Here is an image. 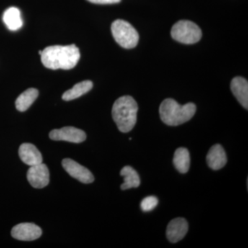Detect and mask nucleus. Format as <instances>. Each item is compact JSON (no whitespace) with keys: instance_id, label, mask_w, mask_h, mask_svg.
<instances>
[{"instance_id":"dca6fc26","label":"nucleus","mask_w":248,"mask_h":248,"mask_svg":"<svg viewBox=\"0 0 248 248\" xmlns=\"http://www.w3.org/2000/svg\"><path fill=\"white\" fill-rule=\"evenodd\" d=\"M93 84L90 80L81 81L75 85L71 89L68 90L62 95V99L64 101H71L79 98L83 94L89 92L93 89Z\"/></svg>"},{"instance_id":"a211bd4d","label":"nucleus","mask_w":248,"mask_h":248,"mask_svg":"<svg viewBox=\"0 0 248 248\" xmlns=\"http://www.w3.org/2000/svg\"><path fill=\"white\" fill-rule=\"evenodd\" d=\"M121 176L124 177V182L121 186L122 190L138 187L140 185V177L138 173L130 166H125L120 172Z\"/></svg>"},{"instance_id":"ddd939ff","label":"nucleus","mask_w":248,"mask_h":248,"mask_svg":"<svg viewBox=\"0 0 248 248\" xmlns=\"http://www.w3.org/2000/svg\"><path fill=\"white\" fill-rule=\"evenodd\" d=\"M231 88L232 92L238 102L248 110V82L247 80L241 77H236L232 80Z\"/></svg>"},{"instance_id":"9b49d317","label":"nucleus","mask_w":248,"mask_h":248,"mask_svg":"<svg viewBox=\"0 0 248 248\" xmlns=\"http://www.w3.org/2000/svg\"><path fill=\"white\" fill-rule=\"evenodd\" d=\"M19 155L21 160L28 166H33L42 164V154L32 143H24L19 148Z\"/></svg>"},{"instance_id":"2eb2a0df","label":"nucleus","mask_w":248,"mask_h":248,"mask_svg":"<svg viewBox=\"0 0 248 248\" xmlns=\"http://www.w3.org/2000/svg\"><path fill=\"white\" fill-rule=\"evenodd\" d=\"M173 164L179 172L185 174L188 172L190 166V156L188 150L185 148H178L174 153Z\"/></svg>"},{"instance_id":"f8f14e48","label":"nucleus","mask_w":248,"mask_h":248,"mask_svg":"<svg viewBox=\"0 0 248 248\" xmlns=\"http://www.w3.org/2000/svg\"><path fill=\"white\" fill-rule=\"evenodd\" d=\"M207 164L210 169L217 170L226 166L227 155L223 147L215 144L211 147L206 156Z\"/></svg>"},{"instance_id":"4468645a","label":"nucleus","mask_w":248,"mask_h":248,"mask_svg":"<svg viewBox=\"0 0 248 248\" xmlns=\"http://www.w3.org/2000/svg\"><path fill=\"white\" fill-rule=\"evenodd\" d=\"M3 21L10 31L19 30L23 26L20 11L16 7H10L5 11L3 15Z\"/></svg>"},{"instance_id":"f03ea898","label":"nucleus","mask_w":248,"mask_h":248,"mask_svg":"<svg viewBox=\"0 0 248 248\" xmlns=\"http://www.w3.org/2000/svg\"><path fill=\"white\" fill-rule=\"evenodd\" d=\"M138 105L131 96H123L114 103L112 115L117 128L122 133L133 130L137 122Z\"/></svg>"},{"instance_id":"aec40b11","label":"nucleus","mask_w":248,"mask_h":248,"mask_svg":"<svg viewBox=\"0 0 248 248\" xmlns=\"http://www.w3.org/2000/svg\"><path fill=\"white\" fill-rule=\"evenodd\" d=\"M90 2L97 4H112L120 2L122 0H88Z\"/></svg>"},{"instance_id":"6ab92c4d","label":"nucleus","mask_w":248,"mask_h":248,"mask_svg":"<svg viewBox=\"0 0 248 248\" xmlns=\"http://www.w3.org/2000/svg\"><path fill=\"white\" fill-rule=\"evenodd\" d=\"M158 205V199L155 196H149L143 199L141 202V209L143 212H151Z\"/></svg>"},{"instance_id":"20e7f679","label":"nucleus","mask_w":248,"mask_h":248,"mask_svg":"<svg viewBox=\"0 0 248 248\" xmlns=\"http://www.w3.org/2000/svg\"><path fill=\"white\" fill-rule=\"evenodd\" d=\"M111 31L117 43L123 48H133L138 45L140 40L138 32L126 21L117 19L112 23Z\"/></svg>"},{"instance_id":"6e6552de","label":"nucleus","mask_w":248,"mask_h":248,"mask_svg":"<svg viewBox=\"0 0 248 248\" xmlns=\"http://www.w3.org/2000/svg\"><path fill=\"white\" fill-rule=\"evenodd\" d=\"M42 231L40 227L34 223H19L13 228L11 235L14 239L19 241H31L39 239Z\"/></svg>"},{"instance_id":"f3484780","label":"nucleus","mask_w":248,"mask_h":248,"mask_svg":"<svg viewBox=\"0 0 248 248\" xmlns=\"http://www.w3.org/2000/svg\"><path fill=\"white\" fill-rule=\"evenodd\" d=\"M39 95V91L35 89H29L22 93L16 99V107L19 112L27 110L33 104Z\"/></svg>"},{"instance_id":"7ed1b4c3","label":"nucleus","mask_w":248,"mask_h":248,"mask_svg":"<svg viewBox=\"0 0 248 248\" xmlns=\"http://www.w3.org/2000/svg\"><path fill=\"white\" fill-rule=\"evenodd\" d=\"M197 108L193 103L180 105L172 99H166L159 108L161 120L171 126L181 125L188 122L195 115Z\"/></svg>"},{"instance_id":"9d476101","label":"nucleus","mask_w":248,"mask_h":248,"mask_svg":"<svg viewBox=\"0 0 248 248\" xmlns=\"http://www.w3.org/2000/svg\"><path fill=\"white\" fill-rule=\"evenodd\" d=\"M188 231V223L184 218H176L172 220L167 227L166 235L171 243H177L185 237Z\"/></svg>"},{"instance_id":"0eeeda50","label":"nucleus","mask_w":248,"mask_h":248,"mask_svg":"<svg viewBox=\"0 0 248 248\" xmlns=\"http://www.w3.org/2000/svg\"><path fill=\"white\" fill-rule=\"evenodd\" d=\"M62 164L68 174L80 182L87 184L94 182V176L91 171L77 163L74 160L67 158L62 161Z\"/></svg>"},{"instance_id":"f257e3e1","label":"nucleus","mask_w":248,"mask_h":248,"mask_svg":"<svg viewBox=\"0 0 248 248\" xmlns=\"http://www.w3.org/2000/svg\"><path fill=\"white\" fill-rule=\"evenodd\" d=\"M41 60L46 68L51 70H70L79 61V48L75 45L50 46L42 50Z\"/></svg>"},{"instance_id":"1a4fd4ad","label":"nucleus","mask_w":248,"mask_h":248,"mask_svg":"<svg viewBox=\"0 0 248 248\" xmlns=\"http://www.w3.org/2000/svg\"><path fill=\"white\" fill-rule=\"evenodd\" d=\"M27 179L35 188H43L50 182V174L47 166L40 164L31 166L27 172Z\"/></svg>"},{"instance_id":"423d86ee","label":"nucleus","mask_w":248,"mask_h":248,"mask_svg":"<svg viewBox=\"0 0 248 248\" xmlns=\"http://www.w3.org/2000/svg\"><path fill=\"white\" fill-rule=\"evenodd\" d=\"M49 138L54 141H65L79 143L86 140V135L83 130L79 128L67 126L52 130L49 134Z\"/></svg>"},{"instance_id":"39448f33","label":"nucleus","mask_w":248,"mask_h":248,"mask_svg":"<svg viewBox=\"0 0 248 248\" xmlns=\"http://www.w3.org/2000/svg\"><path fill=\"white\" fill-rule=\"evenodd\" d=\"M171 35L174 40L180 43L193 45L201 40L202 32L195 23L188 20H181L173 26Z\"/></svg>"}]
</instances>
